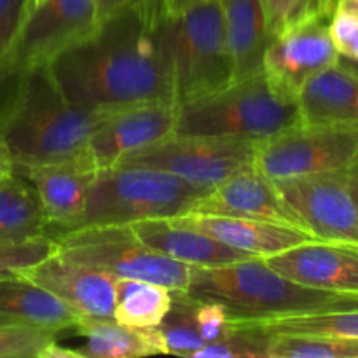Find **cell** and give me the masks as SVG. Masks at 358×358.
Wrapping results in <instances>:
<instances>
[{
  "mask_svg": "<svg viewBox=\"0 0 358 358\" xmlns=\"http://www.w3.org/2000/svg\"><path fill=\"white\" fill-rule=\"evenodd\" d=\"M35 0H0V72Z\"/></svg>",
  "mask_w": 358,
  "mask_h": 358,
  "instance_id": "d6a6232c",
  "label": "cell"
},
{
  "mask_svg": "<svg viewBox=\"0 0 358 358\" xmlns=\"http://www.w3.org/2000/svg\"><path fill=\"white\" fill-rule=\"evenodd\" d=\"M168 353L189 357L206 345L194 324L189 292H171V310L157 325Z\"/></svg>",
  "mask_w": 358,
  "mask_h": 358,
  "instance_id": "83f0119b",
  "label": "cell"
},
{
  "mask_svg": "<svg viewBox=\"0 0 358 358\" xmlns=\"http://www.w3.org/2000/svg\"><path fill=\"white\" fill-rule=\"evenodd\" d=\"M58 297L80 318L114 320L115 276L56 252L20 273Z\"/></svg>",
  "mask_w": 358,
  "mask_h": 358,
  "instance_id": "5bb4252c",
  "label": "cell"
},
{
  "mask_svg": "<svg viewBox=\"0 0 358 358\" xmlns=\"http://www.w3.org/2000/svg\"><path fill=\"white\" fill-rule=\"evenodd\" d=\"M191 299V311L194 324L198 327L199 334L208 343L220 341L233 334V325H231L229 311L224 304L210 299H199L189 294Z\"/></svg>",
  "mask_w": 358,
  "mask_h": 358,
  "instance_id": "1f68e13d",
  "label": "cell"
},
{
  "mask_svg": "<svg viewBox=\"0 0 358 358\" xmlns=\"http://www.w3.org/2000/svg\"><path fill=\"white\" fill-rule=\"evenodd\" d=\"M129 227L147 247L187 266H220L255 257L227 247L177 219L138 220Z\"/></svg>",
  "mask_w": 358,
  "mask_h": 358,
  "instance_id": "d6986e66",
  "label": "cell"
},
{
  "mask_svg": "<svg viewBox=\"0 0 358 358\" xmlns=\"http://www.w3.org/2000/svg\"><path fill=\"white\" fill-rule=\"evenodd\" d=\"M171 310V290L135 278L115 280L114 320L135 329L157 327Z\"/></svg>",
  "mask_w": 358,
  "mask_h": 358,
  "instance_id": "484cf974",
  "label": "cell"
},
{
  "mask_svg": "<svg viewBox=\"0 0 358 358\" xmlns=\"http://www.w3.org/2000/svg\"><path fill=\"white\" fill-rule=\"evenodd\" d=\"M14 171V163L10 159V154L7 150L6 142H3L2 135H0V180L6 178L7 175H10Z\"/></svg>",
  "mask_w": 358,
  "mask_h": 358,
  "instance_id": "f35d334b",
  "label": "cell"
},
{
  "mask_svg": "<svg viewBox=\"0 0 358 358\" xmlns=\"http://www.w3.org/2000/svg\"><path fill=\"white\" fill-rule=\"evenodd\" d=\"M257 143L227 136L173 133L154 145L129 154L119 164L168 171L191 184L213 189L238 171L254 166Z\"/></svg>",
  "mask_w": 358,
  "mask_h": 358,
  "instance_id": "9c48e42d",
  "label": "cell"
},
{
  "mask_svg": "<svg viewBox=\"0 0 358 358\" xmlns=\"http://www.w3.org/2000/svg\"><path fill=\"white\" fill-rule=\"evenodd\" d=\"M58 332L16 322H0V358H41Z\"/></svg>",
  "mask_w": 358,
  "mask_h": 358,
  "instance_id": "f1b7e54d",
  "label": "cell"
},
{
  "mask_svg": "<svg viewBox=\"0 0 358 358\" xmlns=\"http://www.w3.org/2000/svg\"><path fill=\"white\" fill-rule=\"evenodd\" d=\"M41 358H83L80 353L77 350H70V348H63L62 345L58 343H52L49 345L48 348L42 352Z\"/></svg>",
  "mask_w": 358,
  "mask_h": 358,
  "instance_id": "74e56055",
  "label": "cell"
},
{
  "mask_svg": "<svg viewBox=\"0 0 358 358\" xmlns=\"http://www.w3.org/2000/svg\"><path fill=\"white\" fill-rule=\"evenodd\" d=\"M56 252H58L56 238L48 233L20 243L3 245L0 247V280L20 275L31 266L51 257Z\"/></svg>",
  "mask_w": 358,
  "mask_h": 358,
  "instance_id": "f546056e",
  "label": "cell"
},
{
  "mask_svg": "<svg viewBox=\"0 0 358 358\" xmlns=\"http://www.w3.org/2000/svg\"><path fill=\"white\" fill-rule=\"evenodd\" d=\"M338 63L341 66H345L346 70H350V72H353L355 76H358V59H350V58H345V56H339Z\"/></svg>",
  "mask_w": 358,
  "mask_h": 358,
  "instance_id": "b9f144b4",
  "label": "cell"
},
{
  "mask_svg": "<svg viewBox=\"0 0 358 358\" xmlns=\"http://www.w3.org/2000/svg\"><path fill=\"white\" fill-rule=\"evenodd\" d=\"M0 135L14 168L83 156L101 110L70 100L49 66L0 83Z\"/></svg>",
  "mask_w": 358,
  "mask_h": 358,
  "instance_id": "7a4b0ae2",
  "label": "cell"
},
{
  "mask_svg": "<svg viewBox=\"0 0 358 358\" xmlns=\"http://www.w3.org/2000/svg\"><path fill=\"white\" fill-rule=\"evenodd\" d=\"M164 9L128 7L49 65L63 93L93 110L173 100Z\"/></svg>",
  "mask_w": 358,
  "mask_h": 358,
  "instance_id": "6da1fadb",
  "label": "cell"
},
{
  "mask_svg": "<svg viewBox=\"0 0 358 358\" xmlns=\"http://www.w3.org/2000/svg\"><path fill=\"white\" fill-rule=\"evenodd\" d=\"M65 257L110 273L115 278L159 283L171 292H187L192 266L178 262L135 236L129 226H91L56 234Z\"/></svg>",
  "mask_w": 358,
  "mask_h": 358,
  "instance_id": "52a82bcc",
  "label": "cell"
},
{
  "mask_svg": "<svg viewBox=\"0 0 358 358\" xmlns=\"http://www.w3.org/2000/svg\"><path fill=\"white\" fill-rule=\"evenodd\" d=\"M173 219L196 227L198 231L215 238L217 241L227 245V247L264 259L304 243V241L317 240L306 231L292 226L245 219V217L222 215V213L189 212L185 215L173 217Z\"/></svg>",
  "mask_w": 358,
  "mask_h": 358,
  "instance_id": "ac0fdd59",
  "label": "cell"
},
{
  "mask_svg": "<svg viewBox=\"0 0 358 358\" xmlns=\"http://www.w3.org/2000/svg\"><path fill=\"white\" fill-rule=\"evenodd\" d=\"M100 27L94 0H42L24 20L0 72V83L27 70L49 66Z\"/></svg>",
  "mask_w": 358,
  "mask_h": 358,
  "instance_id": "30bf717a",
  "label": "cell"
},
{
  "mask_svg": "<svg viewBox=\"0 0 358 358\" xmlns=\"http://www.w3.org/2000/svg\"><path fill=\"white\" fill-rule=\"evenodd\" d=\"M329 31L339 56L358 59V10L336 6L329 20Z\"/></svg>",
  "mask_w": 358,
  "mask_h": 358,
  "instance_id": "836d02e7",
  "label": "cell"
},
{
  "mask_svg": "<svg viewBox=\"0 0 358 358\" xmlns=\"http://www.w3.org/2000/svg\"><path fill=\"white\" fill-rule=\"evenodd\" d=\"M38 2H42V0H35V3H38Z\"/></svg>",
  "mask_w": 358,
  "mask_h": 358,
  "instance_id": "7bdbcfd3",
  "label": "cell"
},
{
  "mask_svg": "<svg viewBox=\"0 0 358 358\" xmlns=\"http://www.w3.org/2000/svg\"><path fill=\"white\" fill-rule=\"evenodd\" d=\"M220 6L234 80L262 72V58L271 34L261 0H220Z\"/></svg>",
  "mask_w": 358,
  "mask_h": 358,
  "instance_id": "44dd1931",
  "label": "cell"
},
{
  "mask_svg": "<svg viewBox=\"0 0 358 358\" xmlns=\"http://www.w3.org/2000/svg\"><path fill=\"white\" fill-rule=\"evenodd\" d=\"M358 157V129L299 122L257 143L254 166L271 180L341 171Z\"/></svg>",
  "mask_w": 358,
  "mask_h": 358,
  "instance_id": "ba28073f",
  "label": "cell"
},
{
  "mask_svg": "<svg viewBox=\"0 0 358 358\" xmlns=\"http://www.w3.org/2000/svg\"><path fill=\"white\" fill-rule=\"evenodd\" d=\"M49 224L34 187L17 171L0 180V247L45 234Z\"/></svg>",
  "mask_w": 358,
  "mask_h": 358,
  "instance_id": "cb8c5ba5",
  "label": "cell"
},
{
  "mask_svg": "<svg viewBox=\"0 0 358 358\" xmlns=\"http://www.w3.org/2000/svg\"><path fill=\"white\" fill-rule=\"evenodd\" d=\"M346 177H348V185L350 191H352L353 199H355V205L358 210V157L352 163V166L346 168Z\"/></svg>",
  "mask_w": 358,
  "mask_h": 358,
  "instance_id": "ab89813d",
  "label": "cell"
},
{
  "mask_svg": "<svg viewBox=\"0 0 358 358\" xmlns=\"http://www.w3.org/2000/svg\"><path fill=\"white\" fill-rule=\"evenodd\" d=\"M297 101L304 122H329L358 129V76L339 63L311 77Z\"/></svg>",
  "mask_w": 358,
  "mask_h": 358,
  "instance_id": "ffe728a7",
  "label": "cell"
},
{
  "mask_svg": "<svg viewBox=\"0 0 358 358\" xmlns=\"http://www.w3.org/2000/svg\"><path fill=\"white\" fill-rule=\"evenodd\" d=\"M329 20L311 17L290 23L271 37L262 58V73L280 96L297 100L311 77L338 63Z\"/></svg>",
  "mask_w": 358,
  "mask_h": 358,
  "instance_id": "7c38bea8",
  "label": "cell"
},
{
  "mask_svg": "<svg viewBox=\"0 0 358 358\" xmlns=\"http://www.w3.org/2000/svg\"><path fill=\"white\" fill-rule=\"evenodd\" d=\"M14 171L34 187L49 226L59 233L79 227L98 175L86 154L59 163L14 168Z\"/></svg>",
  "mask_w": 358,
  "mask_h": 358,
  "instance_id": "9a60e30c",
  "label": "cell"
},
{
  "mask_svg": "<svg viewBox=\"0 0 358 358\" xmlns=\"http://www.w3.org/2000/svg\"><path fill=\"white\" fill-rule=\"evenodd\" d=\"M177 107L210 96L234 83L220 0H201L163 20Z\"/></svg>",
  "mask_w": 358,
  "mask_h": 358,
  "instance_id": "8992f818",
  "label": "cell"
},
{
  "mask_svg": "<svg viewBox=\"0 0 358 358\" xmlns=\"http://www.w3.org/2000/svg\"><path fill=\"white\" fill-rule=\"evenodd\" d=\"M79 318L72 308L24 276L0 280V322H16L62 332L76 327Z\"/></svg>",
  "mask_w": 358,
  "mask_h": 358,
  "instance_id": "7402d4cb",
  "label": "cell"
},
{
  "mask_svg": "<svg viewBox=\"0 0 358 358\" xmlns=\"http://www.w3.org/2000/svg\"><path fill=\"white\" fill-rule=\"evenodd\" d=\"M187 292L199 299L217 301L234 317L247 318L289 317L358 304V296L301 285L275 271L264 257L192 266Z\"/></svg>",
  "mask_w": 358,
  "mask_h": 358,
  "instance_id": "3957f363",
  "label": "cell"
},
{
  "mask_svg": "<svg viewBox=\"0 0 358 358\" xmlns=\"http://www.w3.org/2000/svg\"><path fill=\"white\" fill-rule=\"evenodd\" d=\"M266 338L268 358H358V339L276 332Z\"/></svg>",
  "mask_w": 358,
  "mask_h": 358,
  "instance_id": "4316f807",
  "label": "cell"
},
{
  "mask_svg": "<svg viewBox=\"0 0 358 358\" xmlns=\"http://www.w3.org/2000/svg\"><path fill=\"white\" fill-rule=\"evenodd\" d=\"M96 2L98 20L103 21L107 17L114 16V14L121 13V10L128 9V7L142 6V7H154V9H164V0H94Z\"/></svg>",
  "mask_w": 358,
  "mask_h": 358,
  "instance_id": "8d00e7d4",
  "label": "cell"
},
{
  "mask_svg": "<svg viewBox=\"0 0 358 358\" xmlns=\"http://www.w3.org/2000/svg\"><path fill=\"white\" fill-rule=\"evenodd\" d=\"M192 212L245 217L306 231L299 217L280 194L275 182L255 166L238 171L222 184L215 185Z\"/></svg>",
  "mask_w": 358,
  "mask_h": 358,
  "instance_id": "e0dca14e",
  "label": "cell"
},
{
  "mask_svg": "<svg viewBox=\"0 0 358 358\" xmlns=\"http://www.w3.org/2000/svg\"><path fill=\"white\" fill-rule=\"evenodd\" d=\"M198 2L201 0H164V6H166V14H177Z\"/></svg>",
  "mask_w": 358,
  "mask_h": 358,
  "instance_id": "60d3db41",
  "label": "cell"
},
{
  "mask_svg": "<svg viewBox=\"0 0 358 358\" xmlns=\"http://www.w3.org/2000/svg\"><path fill=\"white\" fill-rule=\"evenodd\" d=\"M334 6L336 0H297L287 24L297 23V21L303 20H311V17H331Z\"/></svg>",
  "mask_w": 358,
  "mask_h": 358,
  "instance_id": "d590c367",
  "label": "cell"
},
{
  "mask_svg": "<svg viewBox=\"0 0 358 358\" xmlns=\"http://www.w3.org/2000/svg\"><path fill=\"white\" fill-rule=\"evenodd\" d=\"M210 191L154 168L126 164L105 168L98 171L91 185L79 227L129 226L138 220L173 219L196 210Z\"/></svg>",
  "mask_w": 358,
  "mask_h": 358,
  "instance_id": "5b68a950",
  "label": "cell"
},
{
  "mask_svg": "<svg viewBox=\"0 0 358 358\" xmlns=\"http://www.w3.org/2000/svg\"><path fill=\"white\" fill-rule=\"evenodd\" d=\"M303 122L299 101L273 91L264 73L178 107V135H210L262 142Z\"/></svg>",
  "mask_w": 358,
  "mask_h": 358,
  "instance_id": "277c9868",
  "label": "cell"
},
{
  "mask_svg": "<svg viewBox=\"0 0 358 358\" xmlns=\"http://www.w3.org/2000/svg\"><path fill=\"white\" fill-rule=\"evenodd\" d=\"M266 357V338L245 329H234L233 334L220 341L208 343L191 358H262Z\"/></svg>",
  "mask_w": 358,
  "mask_h": 358,
  "instance_id": "4dcf8cb0",
  "label": "cell"
},
{
  "mask_svg": "<svg viewBox=\"0 0 358 358\" xmlns=\"http://www.w3.org/2000/svg\"><path fill=\"white\" fill-rule=\"evenodd\" d=\"M273 182L317 240L358 245V210L346 170Z\"/></svg>",
  "mask_w": 358,
  "mask_h": 358,
  "instance_id": "8fae6325",
  "label": "cell"
},
{
  "mask_svg": "<svg viewBox=\"0 0 358 358\" xmlns=\"http://www.w3.org/2000/svg\"><path fill=\"white\" fill-rule=\"evenodd\" d=\"M264 261L301 285L358 296V245L310 240Z\"/></svg>",
  "mask_w": 358,
  "mask_h": 358,
  "instance_id": "2e32d148",
  "label": "cell"
},
{
  "mask_svg": "<svg viewBox=\"0 0 358 358\" xmlns=\"http://www.w3.org/2000/svg\"><path fill=\"white\" fill-rule=\"evenodd\" d=\"M84 345L83 358H136L168 353L157 327L135 329L105 318H79L73 327Z\"/></svg>",
  "mask_w": 358,
  "mask_h": 358,
  "instance_id": "603a6c76",
  "label": "cell"
},
{
  "mask_svg": "<svg viewBox=\"0 0 358 358\" xmlns=\"http://www.w3.org/2000/svg\"><path fill=\"white\" fill-rule=\"evenodd\" d=\"M229 317L234 329H245L261 336L289 332V334H322L358 339V304L315 311V313L289 315V317L247 318L234 317L231 313Z\"/></svg>",
  "mask_w": 358,
  "mask_h": 358,
  "instance_id": "d4e9b609",
  "label": "cell"
},
{
  "mask_svg": "<svg viewBox=\"0 0 358 358\" xmlns=\"http://www.w3.org/2000/svg\"><path fill=\"white\" fill-rule=\"evenodd\" d=\"M261 3L262 9H264L269 34L273 37L289 23V17L292 14L294 7H296L297 0H261Z\"/></svg>",
  "mask_w": 358,
  "mask_h": 358,
  "instance_id": "e575fe53",
  "label": "cell"
},
{
  "mask_svg": "<svg viewBox=\"0 0 358 358\" xmlns=\"http://www.w3.org/2000/svg\"><path fill=\"white\" fill-rule=\"evenodd\" d=\"M177 112V103L171 100L140 101L101 110L84 154L98 171L115 166L129 154L173 135Z\"/></svg>",
  "mask_w": 358,
  "mask_h": 358,
  "instance_id": "4fadbf2b",
  "label": "cell"
}]
</instances>
